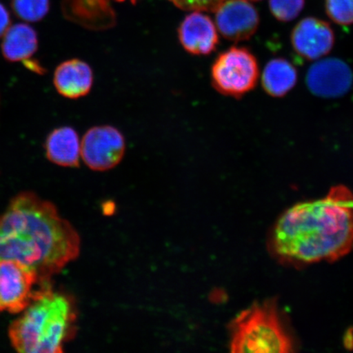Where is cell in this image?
<instances>
[{
	"label": "cell",
	"instance_id": "6da1fadb",
	"mask_svg": "<svg viewBox=\"0 0 353 353\" xmlns=\"http://www.w3.org/2000/svg\"><path fill=\"white\" fill-rule=\"evenodd\" d=\"M268 250L278 262L301 268L335 262L353 250V192L343 185L323 198L299 203L277 219Z\"/></svg>",
	"mask_w": 353,
	"mask_h": 353
},
{
	"label": "cell",
	"instance_id": "7a4b0ae2",
	"mask_svg": "<svg viewBox=\"0 0 353 353\" xmlns=\"http://www.w3.org/2000/svg\"><path fill=\"white\" fill-rule=\"evenodd\" d=\"M79 250L81 240L72 225L33 192L13 198L0 216V260L26 265L43 285H50L52 276L76 259Z\"/></svg>",
	"mask_w": 353,
	"mask_h": 353
},
{
	"label": "cell",
	"instance_id": "3957f363",
	"mask_svg": "<svg viewBox=\"0 0 353 353\" xmlns=\"http://www.w3.org/2000/svg\"><path fill=\"white\" fill-rule=\"evenodd\" d=\"M76 321L72 300L54 292L50 285L42 286L23 314L12 322L8 335L19 352H63L64 343L74 334Z\"/></svg>",
	"mask_w": 353,
	"mask_h": 353
},
{
	"label": "cell",
	"instance_id": "277c9868",
	"mask_svg": "<svg viewBox=\"0 0 353 353\" xmlns=\"http://www.w3.org/2000/svg\"><path fill=\"white\" fill-rule=\"evenodd\" d=\"M232 352L289 353L296 343L275 299L255 302L229 324Z\"/></svg>",
	"mask_w": 353,
	"mask_h": 353
},
{
	"label": "cell",
	"instance_id": "5b68a950",
	"mask_svg": "<svg viewBox=\"0 0 353 353\" xmlns=\"http://www.w3.org/2000/svg\"><path fill=\"white\" fill-rule=\"evenodd\" d=\"M259 77L258 61L245 48L232 47L216 59L212 85L221 94L240 99L253 90Z\"/></svg>",
	"mask_w": 353,
	"mask_h": 353
},
{
	"label": "cell",
	"instance_id": "8992f818",
	"mask_svg": "<svg viewBox=\"0 0 353 353\" xmlns=\"http://www.w3.org/2000/svg\"><path fill=\"white\" fill-rule=\"evenodd\" d=\"M35 286L46 285L32 269L12 260H0V311L23 312L41 288Z\"/></svg>",
	"mask_w": 353,
	"mask_h": 353
},
{
	"label": "cell",
	"instance_id": "52a82bcc",
	"mask_svg": "<svg viewBox=\"0 0 353 353\" xmlns=\"http://www.w3.org/2000/svg\"><path fill=\"white\" fill-rule=\"evenodd\" d=\"M125 152V138L112 126L92 127L86 132L81 141L82 160L92 170L113 169L121 161Z\"/></svg>",
	"mask_w": 353,
	"mask_h": 353
},
{
	"label": "cell",
	"instance_id": "ba28073f",
	"mask_svg": "<svg viewBox=\"0 0 353 353\" xmlns=\"http://www.w3.org/2000/svg\"><path fill=\"white\" fill-rule=\"evenodd\" d=\"M307 85L312 94L322 99H336L346 94L353 83L350 65L337 59L317 61L309 68Z\"/></svg>",
	"mask_w": 353,
	"mask_h": 353
},
{
	"label": "cell",
	"instance_id": "9c48e42d",
	"mask_svg": "<svg viewBox=\"0 0 353 353\" xmlns=\"http://www.w3.org/2000/svg\"><path fill=\"white\" fill-rule=\"evenodd\" d=\"M215 12L219 32L228 41H245L257 32L259 13L247 0H225Z\"/></svg>",
	"mask_w": 353,
	"mask_h": 353
},
{
	"label": "cell",
	"instance_id": "30bf717a",
	"mask_svg": "<svg viewBox=\"0 0 353 353\" xmlns=\"http://www.w3.org/2000/svg\"><path fill=\"white\" fill-rule=\"evenodd\" d=\"M291 43L303 59L317 60L332 50L334 34L327 22L307 17L295 26L291 34Z\"/></svg>",
	"mask_w": 353,
	"mask_h": 353
},
{
	"label": "cell",
	"instance_id": "8fae6325",
	"mask_svg": "<svg viewBox=\"0 0 353 353\" xmlns=\"http://www.w3.org/2000/svg\"><path fill=\"white\" fill-rule=\"evenodd\" d=\"M179 38L184 50L193 55H209L219 44L214 22L198 11L185 17L179 26Z\"/></svg>",
	"mask_w": 353,
	"mask_h": 353
},
{
	"label": "cell",
	"instance_id": "7c38bea8",
	"mask_svg": "<svg viewBox=\"0 0 353 353\" xmlns=\"http://www.w3.org/2000/svg\"><path fill=\"white\" fill-rule=\"evenodd\" d=\"M63 15L83 28L107 30L116 24V13L110 0H63Z\"/></svg>",
	"mask_w": 353,
	"mask_h": 353
},
{
	"label": "cell",
	"instance_id": "4fadbf2b",
	"mask_svg": "<svg viewBox=\"0 0 353 353\" xmlns=\"http://www.w3.org/2000/svg\"><path fill=\"white\" fill-rule=\"evenodd\" d=\"M54 83L57 91L64 98L77 99L90 92L94 83V72L85 61H65L55 70Z\"/></svg>",
	"mask_w": 353,
	"mask_h": 353
},
{
	"label": "cell",
	"instance_id": "5bb4252c",
	"mask_svg": "<svg viewBox=\"0 0 353 353\" xmlns=\"http://www.w3.org/2000/svg\"><path fill=\"white\" fill-rule=\"evenodd\" d=\"M81 142L73 128H57L46 139V157L54 164L63 167H78L81 158Z\"/></svg>",
	"mask_w": 353,
	"mask_h": 353
},
{
	"label": "cell",
	"instance_id": "9a60e30c",
	"mask_svg": "<svg viewBox=\"0 0 353 353\" xmlns=\"http://www.w3.org/2000/svg\"><path fill=\"white\" fill-rule=\"evenodd\" d=\"M37 48V34L29 25L19 23L10 26L3 34L2 54L4 59L12 63H26L32 59Z\"/></svg>",
	"mask_w": 353,
	"mask_h": 353
},
{
	"label": "cell",
	"instance_id": "2e32d148",
	"mask_svg": "<svg viewBox=\"0 0 353 353\" xmlns=\"http://www.w3.org/2000/svg\"><path fill=\"white\" fill-rule=\"evenodd\" d=\"M297 81V70L283 59L271 60L263 70V90L273 98H282L288 94L296 85Z\"/></svg>",
	"mask_w": 353,
	"mask_h": 353
},
{
	"label": "cell",
	"instance_id": "e0dca14e",
	"mask_svg": "<svg viewBox=\"0 0 353 353\" xmlns=\"http://www.w3.org/2000/svg\"><path fill=\"white\" fill-rule=\"evenodd\" d=\"M11 6L19 19L37 22L47 15L50 10V0H11Z\"/></svg>",
	"mask_w": 353,
	"mask_h": 353
},
{
	"label": "cell",
	"instance_id": "ac0fdd59",
	"mask_svg": "<svg viewBox=\"0 0 353 353\" xmlns=\"http://www.w3.org/2000/svg\"><path fill=\"white\" fill-rule=\"evenodd\" d=\"M326 13L337 24H353V0H325Z\"/></svg>",
	"mask_w": 353,
	"mask_h": 353
},
{
	"label": "cell",
	"instance_id": "d6986e66",
	"mask_svg": "<svg viewBox=\"0 0 353 353\" xmlns=\"http://www.w3.org/2000/svg\"><path fill=\"white\" fill-rule=\"evenodd\" d=\"M270 10L277 20L290 21L296 19L304 6V0H270Z\"/></svg>",
	"mask_w": 353,
	"mask_h": 353
},
{
	"label": "cell",
	"instance_id": "ffe728a7",
	"mask_svg": "<svg viewBox=\"0 0 353 353\" xmlns=\"http://www.w3.org/2000/svg\"><path fill=\"white\" fill-rule=\"evenodd\" d=\"M185 11L215 12L225 0H170Z\"/></svg>",
	"mask_w": 353,
	"mask_h": 353
},
{
	"label": "cell",
	"instance_id": "44dd1931",
	"mask_svg": "<svg viewBox=\"0 0 353 353\" xmlns=\"http://www.w3.org/2000/svg\"><path fill=\"white\" fill-rule=\"evenodd\" d=\"M11 19L10 12L6 8L0 3V38L3 37L8 29L10 28Z\"/></svg>",
	"mask_w": 353,
	"mask_h": 353
},
{
	"label": "cell",
	"instance_id": "7402d4cb",
	"mask_svg": "<svg viewBox=\"0 0 353 353\" xmlns=\"http://www.w3.org/2000/svg\"><path fill=\"white\" fill-rule=\"evenodd\" d=\"M117 1L122 2V1H125V0H117ZM136 1H137V0H130V2L132 3H135Z\"/></svg>",
	"mask_w": 353,
	"mask_h": 353
},
{
	"label": "cell",
	"instance_id": "603a6c76",
	"mask_svg": "<svg viewBox=\"0 0 353 353\" xmlns=\"http://www.w3.org/2000/svg\"><path fill=\"white\" fill-rule=\"evenodd\" d=\"M252 1H260V0H252Z\"/></svg>",
	"mask_w": 353,
	"mask_h": 353
}]
</instances>
